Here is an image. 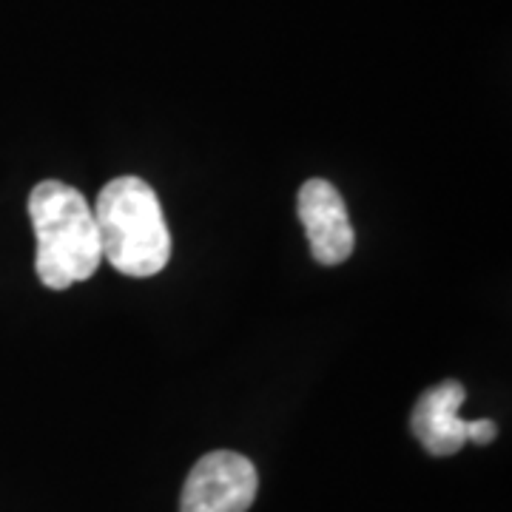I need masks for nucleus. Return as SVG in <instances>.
<instances>
[{"label":"nucleus","mask_w":512,"mask_h":512,"mask_svg":"<svg viewBox=\"0 0 512 512\" xmlns=\"http://www.w3.org/2000/svg\"><path fill=\"white\" fill-rule=\"evenodd\" d=\"M35 225L37 279L49 291H66L100 268V237L89 200L69 183L43 180L29 194Z\"/></svg>","instance_id":"nucleus-1"},{"label":"nucleus","mask_w":512,"mask_h":512,"mask_svg":"<svg viewBox=\"0 0 512 512\" xmlns=\"http://www.w3.org/2000/svg\"><path fill=\"white\" fill-rule=\"evenodd\" d=\"M100 254L126 276H154L171 259V234L157 191L140 177L111 180L94 202Z\"/></svg>","instance_id":"nucleus-2"},{"label":"nucleus","mask_w":512,"mask_h":512,"mask_svg":"<svg viewBox=\"0 0 512 512\" xmlns=\"http://www.w3.org/2000/svg\"><path fill=\"white\" fill-rule=\"evenodd\" d=\"M256 467L234 450H214L194 464L180 495V512H248L256 498Z\"/></svg>","instance_id":"nucleus-3"},{"label":"nucleus","mask_w":512,"mask_h":512,"mask_svg":"<svg viewBox=\"0 0 512 512\" xmlns=\"http://www.w3.org/2000/svg\"><path fill=\"white\" fill-rule=\"evenodd\" d=\"M299 220L311 242V254L319 265H342L356 248V234L350 225L348 208L336 185L313 177L299 188Z\"/></svg>","instance_id":"nucleus-4"},{"label":"nucleus","mask_w":512,"mask_h":512,"mask_svg":"<svg viewBox=\"0 0 512 512\" xmlns=\"http://www.w3.org/2000/svg\"><path fill=\"white\" fill-rule=\"evenodd\" d=\"M467 399L456 379L424 390L410 413V433L430 456H456L467 444V421L461 419V404Z\"/></svg>","instance_id":"nucleus-5"},{"label":"nucleus","mask_w":512,"mask_h":512,"mask_svg":"<svg viewBox=\"0 0 512 512\" xmlns=\"http://www.w3.org/2000/svg\"><path fill=\"white\" fill-rule=\"evenodd\" d=\"M495 436H498V427H495L493 419L467 421V441H473V444H478V447L493 444Z\"/></svg>","instance_id":"nucleus-6"}]
</instances>
